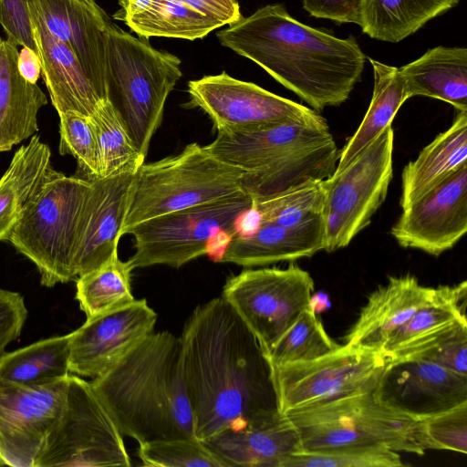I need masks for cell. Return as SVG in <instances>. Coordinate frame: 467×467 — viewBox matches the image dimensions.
<instances>
[{"instance_id":"1","label":"cell","mask_w":467,"mask_h":467,"mask_svg":"<svg viewBox=\"0 0 467 467\" xmlns=\"http://www.w3.org/2000/svg\"><path fill=\"white\" fill-rule=\"evenodd\" d=\"M180 339L195 438L204 441L278 410L265 352L222 296L193 310Z\"/></svg>"},{"instance_id":"2","label":"cell","mask_w":467,"mask_h":467,"mask_svg":"<svg viewBox=\"0 0 467 467\" xmlns=\"http://www.w3.org/2000/svg\"><path fill=\"white\" fill-rule=\"evenodd\" d=\"M216 35L222 46L256 63L317 111L345 102L365 67L353 36L339 38L305 25L282 4L260 7Z\"/></svg>"},{"instance_id":"3","label":"cell","mask_w":467,"mask_h":467,"mask_svg":"<svg viewBox=\"0 0 467 467\" xmlns=\"http://www.w3.org/2000/svg\"><path fill=\"white\" fill-rule=\"evenodd\" d=\"M90 384L120 433L139 444L195 438L179 337L150 333Z\"/></svg>"},{"instance_id":"4","label":"cell","mask_w":467,"mask_h":467,"mask_svg":"<svg viewBox=\"0 0 467 467\" xmlns=\"http://www.w3.org/2000/svg\"><path fill=\"white\" fill-rule=\"evenodd\" d=\"M204 148L244 172L242 191L254 202L329 178L339 153L323 117L250 130L217 131Z\"/></svg>"},{"instance_id":"5","label":"cell","mask_w":467,"mask_h":467,"mask_svg":"<svg viewBox=\"0 0 467 467\" xmlns=\"http://www.w3.org/2000/svg\"><path fill=\"white\" fill-rule=\"evenodd\" d=\"M296 430L303 451L384 447L423 455L436 450L423 419L379 400L373 392L296 409L283 414Z\"/></svg>"},{"instance_id":"6","label":"cell","mask_w":467,"mask_h":467,"mask_svg":"<svg viewBox=\"0 0 467 467\" xmlns=\"http://www.w3.org/2000/svg\"><path fill=\"white\" fill-rule=\"evenodd\" d=\"M108 99L143 156L160 127L167 98L182 78L181 59L112 21L106 29Z\"/></svg>"},{"instance_id":"7","label":"cell","mask_w":467,"mask_h":467,"mask_svg":"<svg viewBox=\"0 0 467 467\" xmlns=\"http://www.w3.org/2000/svg\"><path fill=\"white\" fill-rule=\"evenodd\" d=\"M89 191V181L52 167L9 237L36 265L44 286L77 280L74 260Z\"/></svg>"},{"instance_id":"8","label":"cell","mask_w":467,"mask_h":467,"mask_svg":"<svg viewBox=\"0 0 467 467\" xmlns=\"http://www.w3.org/2000/svg\"><path fill=\"white\" fill-rule=\"evenodd\" d=\"M243 175L193 142L176 155L143 162L134 179L121 234L156 216L240 192Z\"/></svg>"},{"instance_id":"9","label":"cell","mask_w":467,"mask_h":467,"mask_svg":"<svg viewBox=\"0 0 467 467\" xmlns=\"http://www.w3.org/2000/svg\"><path fill=\"white\" fill-rule=\"evenodd\" d=\"M253 205L252 198L240 191L140 223L128 233L135 248L128 262L132 270L159 265L180 268L206 254L219 234H234Z\"/></svg>"},{"instance_id":"10","label":"cell","mask_w":467,"mask_h":467,"mask_svg":"<svg viewBox=\"0 0 467 467\" xmlns=\"http://www.w3.org/2000/svg\"><path fill=\"white\" fill-rule=\"evenodd\" d=\"M393 146L389 125L347 166L322 181L325 251L348 246L370 223L392 180Z\"/></svg>"},{"instance_id":"11","label":"cell","mask_w":467,"mask_h":467,"mask_svg":"<svg viewBox=\"0 0 467 467\" xmlns=\"http://www.w3.org/2000/svg\"><path fill=\"white\" fill-rule=\"evenodd\" d=\"M122 434L90 382L69 373L63 412L35 467L130 466Z\"/></svg>"},{"instance_id":"12","label":"cell","mask_w":467,"mask_h":467,"mask_svg":"<svg viewBox=\"0 0 467 467\" xmlns=\"http://www.w3.org/2000/svg\"><path fill=\"white\" fill-rule=\"evenodd\" d=\"M391 363L384 352L341 345L321 358L270 365L276 408L281 414L348 396L374 392Z\"/></svg>"},{"instance_id":"13","label":"cell","mask_w":467,"mask_h":467,"mask_svg":"<svg viewBox=\"0 0 467 467\" xmlns=\"http://www.w3.org/2000/svg\"><path fill=\"white\" fill-rule=\"evenodd\" d=\"M314 280L296 265L246 269L227 279L222 297L268 350L311 305Z\"/></svg>"},{"instance_id":"14","label":"cell","mask_w":467,"mask_h":467,"mask_svg":"<svg viewBox=\"0 0 467 467\" xmlns=\"http://www.w3.org/2000/svg\"><path fill=\"white\" fill-rule=\"evenodd\" d=\"M188 94L191 105L206 113L217 131L250 130L322 117L312 109L225 72L189 81Z\"/></svg>"},{"instance_id":"15","label":"cell","mask_w":467,"mask_h":467,"mask_svg":"<svg viewBox=\"0 0 467 467\" xmlns=\"http://www.w3.org/2000/svg\"><path fill=\"white\" fill-rule=\"evenodd\" d=\"M68 375L39 385L0 380L1 466L35 467L63 412Z\"/></svg>"},{"instance_id":"16","label":"cell","mask_w":467,"mask_h":467,"mask_svg":"<svg viewBox=\"0 0 467 467\" xmlns=\"http://www.w3.org/2000/svg\"><path fill=\"white\" fill-rule=\"evenodd\" d=\"M467 231V164L404 209L390 229L403 248L439 256Z\"/></svg>"},{"instance_id":"17","label":"cell","mask_w":467,"mask_h":467,"mask_svg":"<svg viewBox=\"0 0 467 467\" xmlns=\"http://www.w3.org/2000/svg\"><path fill=\"white\" fill-rule=\"evenodd\" d=\"M157 313L145 299L104 313L71 332L69 373L95 379L105 374L153 332Z\"/></svg>"},{"instance_id":"18","label":"cell","mask_w":467,"mask_h":467,"mask_svg":"<svg viewBox=\"0 0 467 467\" xmlns=\"http://www.w3.org/2000/svg\"><path fill=\"white\" fill-rule=\"evenodd\" d=\"M375 397L418 419H425L467 402V376L422 358L391 362Z\"/></svg>"},{"instance_id":"19","label":"cell","mask_w":467,"mask_h":467,"mask_svg":"<svg viewBox=\"0 0 467 467\" xmlns=\"http://www.w3.org/2000/svg\"><path fill=\"white\" fill-rule=\"evenodd\" d=\"M141 164L89 181L90 191L74 260L77 278L118 253L134 179Z\"/></svg>"},{"instance_id":"20","label":"cell","mask_w":467,"mask_h":467,"mask_svg":"<svg viewBox=\"0 0 467 467\" xmlns=\"http://www.w3.org/2000/svg\"><path fill=\"white\" fill-rule=\"evenodd\" d=\"M47 28L74 53L108 99L106 29L111 22L95 0H28Z\"/></svg>"},{"instance_id":"21","label":"cell","mask_w":467,"mask_h":467,"mask_svg":"<svg viewBox=\"0 0 467 467\" xmlns=\"http://www.w3.org/2000/svg\"><path fill=\"white\" fill-rule=\"evenodd\" d=\"M41 75L58 114L75 111L90 116L107 99L95 86L71 49L47 28L28 6Z\"/></svg>"},{"instance_id":"22","label":"cell","mask_w":467,"mask_h":467,"mask_svg":"<svg viewBox=\"0 0 467 467\" xmlns=\"http://www.w3.org/2000/svg\"><path fill=\"white\" fill-rule=\"evenodd\" d=\"M434 287L420 285L410 275L389 276L368 297L344 345L382 352L389 336L433 296Z\"/></svg>"},{"instance_id":"23","label":"cell","mask_w":467,"mask_h":467,"mask_svg":"<svg viewBox=\"0 0 467 467\" xmlns=\"http://www.w3.org/2000/svg\"><path fill=\"white\" fill-rule=\"evenodd\" d=\"M241 17L237 0H145L124 24L139 36L194 40Z\"/></svg>"},{"instance_id":"24","label":"cell","mask_w":467,"mask_h":467,"mask_svg":"<svg viewBox=\"0 0 467 467\" xmlns=\"http://www.w3.org/2000/svg\"><path fill=\"white\" fill-rule=\"evenodd\" d=\"M257 223L249 234L231 235L217 261L244 267L264 266L310 257L324 250V217L291 227Z\"/></svg>"},{"instance_id":"25","label":"cell","mask_w":467,"mask_h":467,"mask_svg":"<svg viewBox=\"0 0 467 467\" xmlns=\"http://www.w3.org/2000/svg\"><path fill=\"white\" fill-rule=\"evenodd\" d=\"M228 467H281L302 451L295 427L278 410L203 441Z\"/></svg>"},{"instance_id":"26","label":"cell","mask_w":467,"mask_h":467,"mask_svg":"<svg viewBox=\"0 0 467 467\" xmlns=\"http://www.w3.org/2000/svg\"><path fill=\"white\" fill-rule=\"evenodd\" d=\"M466 301V281L434 287L432 298L389 336L382 352L391 362L411 358L467 327Z\"/></svg>"},{"instance_id":"27","label":"cell","mask_w":467,"mask_h":467,"mask_svg":"<svg viewBox=\"0 0 467 467\" xmlns=\"http://www.w3.org/2000/svg\"><path fill=\"white\" fill-rule=\"evenodd\" d=\"M19 51L0 37V152L37 132V114L47 104L39 86L27 81L18 68Z\"/></svg>"},{"instance_id":"28","label":"cell","mask_w":467,"mask_h":467,"mask_svg":"<svg viewBox=\"0 0 467 467\" xmlns=\"http://www.w3.org/2000/svg\"><path fill=\"white\" fill-rule=\"evenodd\" d=\"M408 99L424 96L467 111V49L436 47L399 67Z\"/></svg>"},{"instance_id":"29","label":"cell","mask_w":467,"mask_h":467,"mask_svg":"<svg viewBox=\"0 0 467 467\" xmlns=\"http://www.w3.org/2000/svg\"><path fill=\"white\" fill-rule=\"evenodd\" d=\"M467 164V111H459L450 128L440 133L410 161L401 175L402 209Z\"/></svg>"},{"instance_id":"30","label":"cell","mask_w":467,"mask_h":467,"mask_svg":"<svg viewBox=\"0 0 467 467\" xmlns=\"http://www.w3.org/2000/svg\"><path fill=\"white\" fill-rule=\"evenodd\" d=\"M51 168V150L36 134L15 152L0 178V241L9 240Z\"/></svg>"},{"instance_id":"31","label":"cell","mask_w":467,"mask_h":467,"mask_svg":"<svg viewBox=\"0 0 467 467\" xmlns=\"http://www.w3.org/2000/svg\"><path fill=\"white\" fill-rule=\"evenodd\" d=\"M374 74V87L369 107L355 133L339 150L335 171L347 166L371 143L391 122L408 99L399 67L369 58Z\"/></svg>"},{"instance_id":"32","label":"cell","mask_w":467,"mask_h":467,"mask_svg":"<svg viewBox=\"0 0 467 467\" xmlns=\"http://www.w3.org/2000/svg\"><path fill=\"white\" fill-rule=\"evenodd\" d=\"M461 0H364L361 29L371 38L397 43Z\"/></svg>"},{"instance_id":"33","label":"cell","mask_w":467,"mask_h":467,"mask_svg":"<svg viewBox=\"0 0 467 467\" xmlns=\"http://www.w3.org/2000/svg\"><path fill=\"white\" fill-rule=\"evenodd\" d=\"M72 333L40 339L0 356V380L39 385L69 374Z\"/></svg>"},{"instance_id":"34","label":"cell","mask_w":467,"mask_h":467,"mask_svg":"<svg viewBox=\"0 0 467 467\" xmlns=\"http://www.w3.org/2000/svg\"><path fill=\"white\" fill-rule=\"evenodd\" d=\"M132 268L118 253L99 267L78 276L76 299L87 319L124 306L135 300L130 287Z\"/></svg>"},{"instance_id":"35","label":"cell","mask_w":467,"mask_h":467,"mask_svg":"<svg viewBox=\"0 0 467 467\" xmlns=\"http://www.w3.org/2000/svg\"><path fill=\"white\" fill-rule=\"evenodd\" d=\"M340 346L328 336L310 305L265 355L271 366H281L321 358Z\"/></svg>"},{"instance_id":"36","label":"cell","mask_w":467,"mask_h":467,"mask_svg":"<svg viewBox=\"0 0 467 467\" xmlns=\"http://www.w3.org/2000/svg\"><path fill=\"white\" fill-rule=\"evenodd\" d=\"M324 203L322 181H315L254 202L252 212L260 222L291 227L324 217Z\"/></svg>"},{"instance_id":"37","label":"cell","mask_w":467,"mask_h":467,"mask_svg":"<svg viewBox=\"0 0 467 467\" xmlns=\"http://www.w3.org/2000/svg\"><path fill=\"white\" fill-rule=\"evenodd\" d=\"M89 118L98 139L101 177L144 162L145 156L134 144L109 99L102 102Z\"/></svg>"},{"instance_id":"38","label":"cell","mask_w":467,"mask_h":467,"mask_svg":"<svg viewBox=\"0 0 467 467\" xmlns=\"http://www.w3.org/2000/svg\"><path fill=\"white\" fill-rule=\"evenodd\" d=\"M138 455L144 466L228 467L197 438H175L140 443Z\"/></svg>"},{"instance_id":"39","label":"cell","mask_w":467,"mask_h":467,"mask_svg":"<svg viewBox=\"0 0 467 467\" xmlns=\"http://www.w3.org/2000/svg\"><path fill=\"white\" fill-rule=\"evenodd\" d=\"M58 116L59 153L73 156L88 181L101 177L100 152L89 116L75 111H66Z\"/></svg>"},{"instance_id":"40","label":"cell","mask_w":467,"mask_h":467,"mask_svg":"<svg viewBox=\"0 0 467 467\" xmlns=\"http://www.w3.org/2000/svg\"><path fill=\"white\" fill-rule=\"evenodd\" d=\"M399 452L384 447H346L321 451L296 452L281 467H399Z\"/></svg>"},{"instance_id":"41","label":"cell","mask_w":467,"mask_h":467,"mask_svg":"<svg viewBox=\"0 0 467 467\" xmlns=\"http://www.w3.org/2000/svg\"><path fill=\"white\" fill-rule=\"evenodd\" d=\"M436 450L467 453V402L423 419Z\"/></svg>"},{"instance_id":"42","label":"cell","mask_w":467,"mask_h":467,"mask_svg":"<svg viewBox=\"0 0 467 467\" xmlns=\"http://www.w3.org/2000/svg\"><path fill=\"white\" fill-rule=\"evenodd\" d=\"M411 358L426 359L449 370L467 376V327L459 329L444 340Z\"/></svg>"},{"instance_id":"43","label":"cell","mask_w":467,"mask_h":467,"mask_svg":"<svg viewBox=\"0 0 467 467\" xmlns=\"http://www.w3.org/2000/svg\"><path fill=\"white\" fill-rule=\"evenodd\" d=\"M0 24L14 45L36 52L31 31L28 0H0Z\"/></svg>"},{"instance_id":"44","label":"cell","mask_w":467,"mask_h":467,"mask_svg":"<svg viewBox=\"0 0 467 467\" xmlns=\"http://www.w3.org/2000/svg\"><path fill=\"white\" fill-rule=\"evenodd\" d=\"M28 315L23 296L0 288V356L20 336Z\"/></svg>"},{"instance_id":"45","label":"cell","mask_w":467,"mask_h":467,"mask_svg":"<svg viewBox=\"0 0 467 467\" xmlns=\"http://www.w3.org/2000/svg\"><path fill=\"white\" fill-rule=\"evenodd\" d=\"M364 0H302L304 9L314 17L361 26Z\"/></svg>"},{"instance_id":"46","label":"cell","mask_w":467,"mask_h":467,"mask_svg":"<svg viewBox=\"0 0 467 467\" xmlns=\"http://www.w3.org/2000/svg\"><path fill=\"white\" fill-rule=\"evenodd\" d=\"M18 68L21 75L29 82L36 84L40 74L41 67L36 53L26 47L19 51Z\"/></svg>"},{"instance_id":"47","label":"cell","mask_w":467,"mask_h":467,"mask_svg":"<svg viewBox=\"0 0 467 467\" xmlns=\"http://www.w3.org/2000/svg\"><path fill=\"white\" fill-rule=\"evenodd\" d=\"M143 2L144 0H119V8L113 15V18L124 23L140 11Z\"/></svg>"}]
</instances>
